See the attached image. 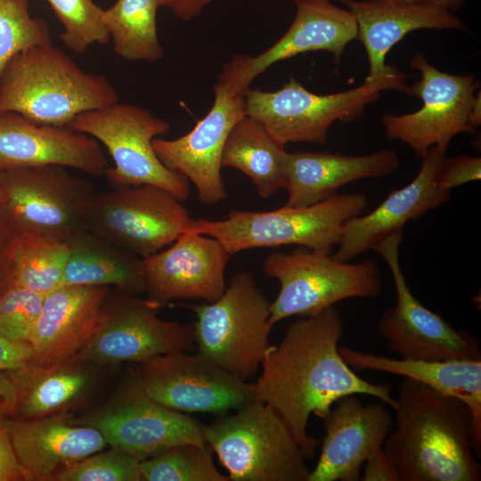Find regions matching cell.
<instances>
[{
  "label": "cell",
  "instance_id": "cell-1",
  "mask_svg": "<svg viewBox=\"0 0 481 481\" xmlns=\"http://www.w3.org/2000/svg\"><path fill=\"white\" fill-rule=\"evenodd\" d=\"M343 335V321L334 306L300 317L279 344L267 347L261 375L252 384L255 400L276 412L306 459L314 455L320 443L307 432L311 414L323 419L339 398L358 394L395 407L390 384L363 379L341 358L338 344Z\"/></svg>",
  "mask_w": 481,
  "mask_h": 481
},
{
  "label": "cell",
  "instance_id": "cell-2",
  "mask_svg": "<svg viewBox=\"0 0 481 481\" xmlns=\"http://www.w3.org/2000/svg\"><path fill=\"white\" fill-rule=\"evenodd\" d=\"M395 402V427L382 448L400 481L481 479L472 449V413L463 401L404 378Z\"/></svg>",
  "mask_w": 481,
  "mask_h": 481
},
{
  "label": "cell",
  "instance_id": "cell-3",
  "mask_svg": "<svg viewBox=\"0 0 481 481\" xmlns=\"http://www.w3.org/2000/svg\"><path fill=\"white\" fill-rule=\"evenodd\" d=\"M118 102L107 77L83 70L52 44L17 53L0 77V112L40 125L69 126L80 113Z\"/></svg>",
  "mask_w": 481,
  "mask_h": 481
},
{
  "label": "cell",
  "instance_id": "cell-4",
  "mask_svg": "<svg viewBox=\"0 0 481 481\" xmlns=\"http://www.w3.org/2000/svg\"><path fill=\"white\" fill-rule=\"evenodd\" d=\"M367 203L361 193H336L302 208L232 210L218 220L194 219L192 232L216 239L231 254L294 244L330 255L340 241L344 223L363 214Z\"/></svg>",
  "mask_w": 481,
  "mask_h": 481
},
{
  "label": "cell",
  "instance_id": "cell-5",
  "mask_svg": "<svg viewBox=\"0 0 481 481\" xmlns=\"http://www.w3.org/2000/svg\"><path fill=\"white\" fill-rule=\"evenodd\" d=\"M204 436L230 481H307L310 475L287 425L264 403L219 415L204 426Z\"/></svg>",
  "mask_w": 481,
  "mask_h": 481
},
{
  "label": "cell",
  "instance_id": "cell-6",
  "mask_svg": "<svg viewBox=\"0 0 481 481\" xmlns=\"http://www.w3.org/2000/svg\"><path fill=\"white\" fill-rule=\"evenodd\" d=\"M270 305L249 271L230 280L212 303L189 305L196 315L198 352L236 378L247 381L257 371L269 346Z\"/></svg>",
  "mask_w": 481,
  "mask_h": 481
},
{
  "label": "cell",
  "instance_id": "cell-7",
  "mask_svg": "<svg viewBox=\"0 0 481 481\" xmlns=\"http://www.w3.org/2000/svg\"><path fill=\"white\" fill-rule=\"evenodd\" d=\"M263 270L280 282L279 293L270 305L273 325L290 316L316 314L341 300L375 298L382 290L379 265L370 258L350 263L298 249L269 255Z\"/></svg>",
  "mask_w": 481,
  "mask_h": 481
},
{
  "label": "cell",
  "instance_id": "cell-8",
  "mask_svg": "<svg viewBox=\"0 0 481 481\" xmlns=\"http://www.w3.org/2000/svg\"><path fill=\"white\" fill-rule=\"evenodd\" d=\"M384 90L409 94L405 76L364 81L347 91L315 94L292 76L275 92L249 89L245 94V113L258 121L280 144L314 143L324 144L328 131L337 120L349 122L360 118L365 107Z\"/></svg>",
  "mask_w": 481,
  "mask_h": 481
},
{
  "label": "cell",
  "instance_id": "cell-9",
  "mask_svg": "<svg viewBox=\"0 0 481 481\" xmlns=\"http://www.w3.org/2000/svg\"><path fill=\"white\" fill-rule=\"evenodd\" d=\"M69 127L101 142L114 167L104 175L113 189L151 184L161 187L179 200L189 197V181L166 167L159 159L152 140L170 129L167 121L148 110L118 102L77 115Z\"/></svg>",
  "mask_w": 481,
  "mask_h": 481
},
{
  "label": "cell",
  "instance_id": "cell-10",
  "mask_svg": "<svg viewBox=\"0 0 481 481\" xmlns=\"http://www.w3.org/2000/svg\"><path fill=\"white\" fill-rule=\"evenodd\" d=\"M194 219L174 194L151 184L94 192L86 229L142 258L191 232Z\"/></svg>",
  "mask_w": 481,
  "mask_h": 481
},
{
  "label": "cell",
  "instance_id": "cell-11",
  "mask_svg": "<svg viewBox=\"0 0 481 481\" xmlns=\"http://www.w3.org/2000/svg\"><path fill=\"white\" fill-rule=\"evenodd\" d=\"M92 183L59 165L0 172V204L20 234L68 241L86 229Z\"/></svg>",
  "mask_w": 481,
  "mask_h": 481
},
{
  "label": "cell",
  "instance_id": "cell-12",
  "mask_svg": "<svg viewBox=\"0 0 481 481\" xmlns=\"http://www.w3.org/2000/svg\"><path fill=\"white\" fill-rule=\"evenodd\" d=\"M401 241L402 232H396L372 249L387 265L395 288V305L386 308L377 322V330L386 339L388 350L403 359L481 360L476 337L455 330L412 295L400 265Z\"/></svg>",
  "mask_w": 481,
  "mask_h": 481
},
{
  "label": "cell",
  "instance_id": "cell-13",
  "mask_svg": "<svg viewBox=\"0 0 481 481\" xmlns=\"http://www.w3.org/2000/svg\"><path fill=\"white\" fill-rule=\"evenodd\" d=\"M235 72L232 60L223 65L213 88L214 103L190 132L173 140H152L161 163L190 180L203 205H215L227 197L221 175L223 151L232 128L246 115V93L236 88Z\"/></svg>",
  "mask_w": 481,
  "mask_h": 481
},
{
  "label": "cell",
  "instance_id": "cell-14",
  "mask_svg": "<svg viewBox=\"0 0 481 481\" xmlns=\"http://www.w3.org/2000/svg\"><path fill=\"white\" fill-rule=\"evenodd\" d=\"M135 380L149 397L181 412L223 415L255 400L252 384L228 373L200 352L150 358L140 363Z\"/></svg>",
  "mask_w": 481,
  "mask_h": 481
},
{
  "label": "cell",
  "instance_id": "cell-15",
  "mask_svg": "<svg viewBox=\"0 0 481 481\" xmlns=\"http://www.w3.org/2000/svg\"><path fill=\"white\" fill-rule=\"evenodd\" d=\"M410 66L420 71V78L410 86L409 94L423 104L412 113L383 115L387 137L406 143L420 158L433 146L448 149L458 134L474 133L469 116L477 87L476 76L440 71L421 53L413 56Z\"/></svg>",
  "mask_w": 481,
  "mask_h": 481
},
{
  "label": "cell",
  "instance_id": "cell-16",
  "mask_svg": "<svg viewBox=\"0 0 481 481\" xmlns=\"http://www.w3.org/2000/svg\"><path fill=\"white\" fill-rule=\"evenodd\" d=\"M121 292L112 304L108 299L101 327L73 358L98 364L142 363L193 347V325L163 320L158 316L159 306L154 302L135 293Z\"/></svg>",
  "mask_w": 481,
  "mask_h": 481
},
{
  "label": "cell",
  "instance_id": "cell-17",
  "mask_svg": "<svg viewBox=\"0 0 481 481\" xmlns=\"http://www.w3.org/2000/svg\"><path fill=\"white\" fill-rule=\"evenodd\" d=\"M90 425L102 433L107 444L140 461L178 444H207L204 425L154 401L135 379L112 407Z\"/></svg>",
  "mask_w": 481,
  "mask_h": 481
},
{
  "label": "cell",
  "instance_id": "cell-18",
  "mask_svg": "<svg viewBox=\"0 0 481 481\" xmlns=\"http://www.w3.org/2000/svg\"><path fill=\"white\" fill-rule=\"evenodd\" d=\"M231 253L216 239L187 232L143 259L145 290L159 306L177 299L212 303L224 293Z\"/></svg>",
  "mask_w": 481,
  "mask_h": 481
},
{
  "label": "cell",
  "instance_id": "cell-19",
  "mask_svg": "<svg viewBox=\"0 0 481 481\" xmlns=\"http://www.w3.org/2000/svg\"><path fill=\"white\" fill-rule=\"evenodd\" d=\"M322 420V450L307 481L360 480L362 464L391 431V412L382 402L363 404L348 395L335 402Z\"/></svg>",
  "mask_w": 481,
  "mask_h": 481
},
{
  "label": "cell",
  "instance_id": "cell-20",
  "mask_svg": "<svg viewBox=\"0 0 481 481\" xmlns=\"http://www.w3.org/2000/svg\"><path fill=\"white\" fill-rule=\"evenodd\" d=\"M447 149L431 147L420 157L421 164L415 178L404 187L392 191L371 212L346 221L337 251V260L350 261L372 249L388 235L402 232L404 224L447 202L450 190L439 186L437 168Z\"/></svg>",
  "mask_w": 481,
  "mask_h": 481
},
{
  "label": "cell",
  "instance_id": "cell-21",
  "mask_svg": "<svg viewBox=\"0 0 481 481\" xmlns=\"http://www.w3.org/2000/svg\"><path fill=\"white\" fill-rule=\"evenodd\" d=\"M44 165L102 176L108 161L100 143L86 134L37 124L16 112H0V172Z\"/></svg>",
  "mask_w": 481,
  "mask_h": 481
},
{
  "label": "cell",
  "instance_id": "cell-22",
  "mask_svg": "<svg viewBox=\"0 0 481 481\" xmlns=\"http://www.w3.org/2000/svg\"><path fill=\"white\" fill-rule=\"evenodd\" d=\"M110 286L64 285L45 295L29 339L32 363L49 364L75 357L101 327Z\"/></svg>",
  "mask_w": 481,
  "mask_h": 481
},
{
  "label": "cell",
  "instance_id": "cell-23",
  "mask_svg": "<svg viewBox=\"0 0 481 481\" xmlns=\"http://www.w3.org/2000/svg\"><path fill=\"white\" fill-rule=\"evenodd\" d=\"M357 24V39L365 47L369 60L366 81L404 76L386 63L389 50L407 34L421 29L465 30L452 12L429 4L395 0H340Z\"/></svg>",
  "mask_w": 481,
  "mask_h": 481
},
{
  "label": "cell",
  "instance_id": "cell-24",
  "mask_svg": "<svg viewBox=\"0 0 481 481\" xmlns=\"http://www.w3.org/2000/svg\"><path fill=\"white\" fill-rule=\"evenodd\" d=\"M4 423L29 480H51L63 467L101 452L107 445L94 427L72 426L61 416L17 419L5 415Z\"/></svg>",
  "mask_w": 481,
  "mask_h": 481
},
{
  "label": "cell",
  "instance_id": "cell-25",
  "mask_svg": "<svg viewBox=\"0 0 481 481\" xmlns=\"http://www.w3.org/2000/svg\"><path fill=\"white\" fill-rule=\"evenodd\" d=\"M400 165L395 151L381 150L368 155L297 151L286 153L283 188L288 193L284 206L302 208L336 194L354 181L380 178Z\"/></svg>",
  "mask_w": 481,
  "mask_h": 481
},
{
  "label": "cell",
  "instance_id": "cell-26",
  "mask_svg": "<svg viewBox=\"0 0 481 481\" xmlns=\"http://www.w3.org/2000/svg\"><path fill=\"white\" fill-rule=\"evenodd\" d=\"M357 37L353 13L329 0L297 5V13L286 33L257 56L244 54L237 86L244 92L252 80L273 63L309 51H328L337 63L346 46Z\"/></svg>",
  "mask_w": 481,
  "mask_h": 481
},
{
  "label": "cell",
  "instance_id": "cell-27",
  "mask_svg": "<svg viewBox=\"0 0 481 481\" xmlns=\"http://www.w3.org/2000/svg\"><path fill=\"white\" fill-rule=\"evenodd\" d=\"M338 352L353 370L399 375L463 401L473 418L472 449L477 457H481V360L396 359L346 346L338 347Z\"/></svg>",
  "mask_w": 481,
  "mask_h": 481
},
{
  "label": "cell",
  "instance_id": "cell-28",
  "mask_svg": "<svg viewBox=\"0 0 481 481\" xmlns=\"http://www.w3.org/2000/svg\"><path fill=\"white\" fill-rule=\"evenodd\" d=\"M86 363L75 358L49 364L29 363L7 371L16 388L15 404L6 416L37 419L55 415L79 399L89 387Z\"/></svg>",
  "mask_w": 481,
  "mask_h": 481
},
{
  "label": "cell",
  "instance_id": "cell-29",
  "mask_svg": "<svg viewBox=\"0 0 481 481\" xmlns=\"http://www.w3.org/2000/svg\"><path fill=\"white\" fill-rule=\"evenodd\" d=\"M69 253L64 285L117 286L120 290H145L143 259L85 230L67 241Z\"/></svg>",
  "mask_w": 481,
  "mask_h": 481
},
{
  "label": "cell",
  "instance_id": "cell-30",
  "mask_svg": "<svg viewBox=\"0 0 481 481\" xmlns=\"http://www.w3.org/2000/svg\"><path fill=\"white\" fill-rule=\"evenodd\" d=\"M287 151L253 118L244 115L232 128L222 155V167L249 176L258 195L268 199L283 188Z\"/></svg>",
  "mask_w": 481,
  "mask_h": 481
},
{
  "label": "cell",
  "instance_id": "cell-31",
  "mask_svg": "<svg viewBox=\"0 0 481 481\" xmlns=\"http://www.w3.org/2000/svg\"><path fill=\"white\" fill-rule=\"evenodd\" d=\"M162 3L163 0H117L103 11V22L118 56L149 62L162 57L156 22Z\"/></svg>",
  "mask_w": 481,
  "mask_h": 481
},
{
  "label": "cell",
  "instance_id": "cell-32",
  "mask_svg": "<svg viewBox=\"0 0 481 481\" xmlns=\"http://www.w3.org/2000/svg\"><path fill=\"white\" fill-rule=\"evenodd\" d=\"M69 253L67 241L20 234L14 247L12 284L44 295L62 287Z\"/></svg>",
  "mask_w": 481,
  "mask_h": 481
},
{
  "label": "cell",
  "instance_id": "cell-33",
  "mask_svg": "<svg viewBox=\"0 0 481 481\" xmlns=\"http://www.w3.org/2000/svg\"><path fill=\"white\" fill-rule=\"evenodd\" d=\"M210 446L182 444L140 461L143 480L147 481H230L214 463Z\"/></svg>",
  "mask_w": 481,
  "mask_h": 481
},
{
  "label": "cell",
  "instance_id": "cell-34",
  "mask_svg": "<svg viewBox=\"0 0 481 481\" xmlns=\"http://www.w3.org/2000/svg\"><path fill=\"white\" fill-rule=\"evenodd\" d=\"M51 44L47 22L30 15L28 0H0V77L17 53Z\"/></svg>",
  "mask_w": 481,
  "mask_h": 481
},
{
  "label": "cell",
  "instance_id": "cell-35",
  "mask_svg": "<svg viewBox=\"0 0 481 481\" xmlns=\"http://www.w3.org/2000/svg\"><path fill=\"white\" fill-rule=\"evenodd\" d=\"M63 26L62 44L83 54L94 44L105 45L110 35L103 22V9L93 0H45Z\"/></svg>",
  "mask_w": 481,
  "mask_h": 481
},
{
  "label": "cell",
  "instance_id": "cell-36",
  "mask_svg": "<svg viewBox=\"0 0 481 481\" xmlns=\"http://www.w3.org/2000/svg\"><path fill=\"white\" fill-rule=\"evenodd\" d=\"M56 481H140V461L113 449L95 452L58 470L51 478Z\"/></svg>",
  "mask_w": 481,
  "mask_h": 481
},
{
  "label": "cell",
  "instance_id": "cell-37",
  "mask_svg": "<svg viewBox=\"0 0 481 481\" xmlns=\"http://www.w3.org/2000/svg\"><path fill=\"white\" fill-rule=\"evenodd\" d=\"M45 295L12 284L0 293V334L29 342Z\"/></svg>",
  "mask_w": 481,
  "mask_h": 481
},
{
  "label": "cell",
  "instance_id": "cell-38",
  "mask_svg": "<svg viewBox=\"0 0 481 481\" xmlns=\"http://www.w3.org/2000/svg\"><path fill=\"white\" fill-rule=\"evenodd\" d=\"M481 158L460 155L442 159L436 175L439 186L452 191L453 188L479 180Z\"/></svg>",
  "mask_w": 481,
  "mask_h": 481
},
{
  "label": "cell",
  "instance_id": "cell-39",
  "mask_svg": "<svg viewBox=\"0 0 481 481\" xmlns=\"http://www.w3.org/2000/svg\"><path fill=\"white\" fill-rule=\"evenodd\" d=\"M19 235L0 204V293L13 281V253Z\"/></svg>",
  "mask_w": 481,
  "mask_h": 481
},
{
  "label": "cell",
  "instance_id": "cell-40",
  "mask_svg": "<svg viewBox=\"0 0 481 481\" xmlns=\"http://www.w3.org/2000/svg\"><path fill=\"white\" fill-rule=\"evenodd\" d=\"M0 401V481H29L13 451Z\"/></svg>",
  "mask_w": 481,
  "mask_h": 481
},
{
  "label": "cell",
  "instance_id": "cell-41",
  "mask_svg": "<svg viewBox=\"0 0 481 481\" xmlns=\"http://www.w3.org/2000/svg\"><path fill=\"white\" fill-rule=\"evenodd\" d=\"M32 358L33 349L29 342L12 340L0 334V371L21 368Z\"/></svg>",
  "mask_w": 481,
  "mask_h": 481
},
{
  "label": "cell",
  "instance_id": "cell-42",
  "mask_svg": "<svg viewBox=\"0 0 481 481\" xmlns=\"http://www.w3.org/2000/svg\"><path fill=\"white\" fill-rule=\"evenodd\" d=\"M363 481H400L396 469L380 447L365 460Z\"/></svg>",
  "mask_w": 481,
  "mask_h": 481
},
{
  "label": "cell",
  "instance_id": "cell-43",
  "mask_svg": "<svg viewBox=\"0 0 481 481\" xmlns=\"http://www.w3.org/2000/svg\"><path fill=\"white\" fill-rule=\"evenodd\" d=\"M214 0H163L162 6L167 7L178 18L189 20L198 16L202 9ZM296 5L322 0H292Z\"/></svg>",
  "mask_w": 481,
  "mask_h": 481
},
{
  "label": "cell",
  "instance_id": "cell-44",
  "mask_svg": "<svg viewBox=\"0 0 481 481\" xmlns=\"http://www.w3.org/2000/svg\"><path fill=\"white\" fill-rule=\"evenodd\" d=\"M16 400V388L9 373L0 371V401L3 412L8 415Z\"/></svg>",
  "mask_w": 481,
  "mask_h": 481
},
{
  "label": "cell",
  "instance_id": "cell-45",
  "mask_svg": "<svg viewBox=\"0 0 481 481\" xmlns=\"http://www.w3.org/2000/svg\"><path fill=\"white\" fill-rule=\"evenodd\" d=\"M401 3L429 4L445 9L451 12L458 11L465 4V0H395Z\"/></svg>",
  "mask_w": 481,
  "mask_h": 481
},
{
  "label": "cell",
  "instance_id": "cell-46",
  "mask_svg": "<svg viewBox=\"0 0 481 481\" xmlns=\"http://www.w3.org/2000/svg\"><path fill=\"white\" fill-rule=\"evenodd\" d=\"M480 91L477 95H475V99L469 116V125L472 129H476L480 126L481 124V102H480Z\"/></svg>",
  "mask_w": 481,
  "mask_h": 481
},
{
  "label": "cell",
  "instance_id": "cell-47",
  "mask_svg": "<svg viewBox=\"0 0 481 481\" xmlns=\"http://www.w3.org/2000/svg\"><path fill=\"white\" fill-rule=\"evenodd\" d=\"M0 200H1V193H0Z\"/></svg>",
  "mask_w": 481,
  "mask_h": 481
}]
</instances>
